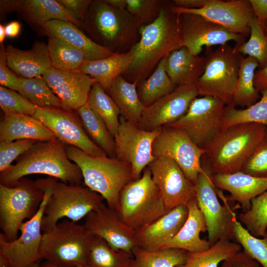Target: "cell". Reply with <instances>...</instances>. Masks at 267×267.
Returning a JSON list of instances; mask_svg holds the SVG:
<instances>
[{
  "instance_id": "1",
  "label": "cell",
  "mask_w": 267,
  "mask_h": 267,
  "mask_svg": "<svg viewBox=\"0 0 267 267\" xmlns=\"http://www.w3.org/2000/svg\"><path fill=\"white\" fill-rule=\"evenodd\" d=\"M173 4L165 0L157 18L140 28V39L131 48L133 61L122 75L127 81L137 85L145 80L162 59L184 46L179 16L172 10Z\"/></svg>"
},
{
  "instance_id": "2",
  "label": "cell",
  "mask_w": 267,
  "mask_h": 267,
  "mask_svg": "<svg viewBox=\"0 0 267 267\" xmlns=\"http://www.w3.org/2000/svg\"><path fill=\"white\" fill-rule=\"evenodd\" d=\"M266 133L265 126L253 123L222 128L204 148L202 168L211 176L241 171Z\"/></svg>"
},
{
  "instance_id": "3",
  "label": "cell",
  "mask_w": 267,
  "mask_h": 267,
  "mask_svg": "<svg viewBox=\"0 0 267 267\" xmlns=\"http://www.w3.org/2000/svg\"><path fill=\"white\" fill-rule=\"evenodd\" d=\"M66 145L58 139L37 141L17 158L14 165L0 173V184L11 187L25 176L44 174L66 183L82 184V172L68 158Z\"/></svg>"
},
{
  "instance_id": "4",
  "label": "cell",
  "mask_w": 267,
  "mask_h": 267,
  "mask_svg": "<svg viewBox=\"0 0 267 267\" xmlns=\"http://www.w3.org/2000/svg\"><path fill=\"white\" fill-rule=\"evenodd\" d=\"M141 26L127 9L116 8L106 0H92L82 23L94 42L113 53L130 51L140 39Z\"/></svg>"
},
{
  "instance_id": "5",
  "label": "cell",
  "mask_w": 267,
  "mask_h": 267,
  "mask_svg": "<svg viewBox=\"0 0 267 267\" xmlns=\"http://www.w3.org/2000/svg\"><path fill=\"white\" fill-rule=\"evenodd\" d=\"M68 158L80 168L85 186L101 195L107 205L116 210L122 188L134 180L130 164L117 158L88 154L72 145H66Z\"/></svg>"
},
{
  "instance_id": "6",
  "label": "cell",
  "mask_w": 267,
  "mask_h": 267,
  "mask_svg": "<svg viewBox=\"0 0 267 267\" xmlns=\"http://www.w3.org/2000/svg\"><path fill=\"white\" fill-rule=\"evenodd\" d=\"M51 192L41 222L43 233L50 230L62 218L77 222L96 209L104 199L85 185L70 184L46 178Z\"/></svg>"
},
{
  "instance_id": "7",
  "label": "cell",
  "mask_w": 267,
  "mask_h": 267,
  "mask_svg": "<svg viewBox=\"0 0 267 267\" xmlns=\"http://www.w3.org/2000/svg\"><path fill=\"white\" fill-rule=\"evenodd\" d=\"M93 237L84 224L69 219L59 221L43 233L41 258L61 267L87 265Z\"/></svg>"
},
{
  "instance_id": "8",
  "label": "cell",
  "mask_w": 267,
  "mask_h": 267,
  "mask_svg": "<svg viewBox=\"0 0 267 267\" xmlns=\"http://www.w3.org/2000/svg\"><path fill=\"white\" fill-rule=\"evenodd\" d=\"M115 211L121 221L134 230L167 212L148 166L144 169L139 178L133 180L122 188Z\"/></svg>"
},
{
  "instance_id": "9",
  "label": "cell",
  "mask_w": 267,
  "mask_h": 267,
  "mask_svg": "<svg viewBox=\"0 0 267 267\" xmlns=\"http://www.w3.org/2000/svg\"><path fill=\"white\" fill-rule=\"evenodd\" d=\"M44 195L37 180L26 177L11 187L0 184V227L6 240L18 237L22 224L37 214Z\"/></svg>"
},
{
  "instance_id": "10",
  "label": "cell",
  "mask_w": 267,
  "mask_h": 267,
  "mask_svg": "<svg viewBox=\"0 0 267 267\" xmlns=\"http://www.w3.org/2000/svg\"><path fill=\"white\" fill-rule=\"evenodd\" d=\"M206 48L205 70L196 83L199 95L216 97L228 105L233 102L243 55L228 44L215 50Z\"/></svg>"
},
{
  "instance_id": "11",
  "label": "cell",
  "mask_w": 267,
  "mask_h": 267,
  "mask_svg": "<svg viewBox=\"0 0 267 267\" xmlns=\"http://www.w3.org/2000/svg\"><path fill=\"white\" fill-rule=\"evenodd\" d=\"M195 191L198 206L205 219L208 241L211 245L221 239L234 240L233 223L236 214L229 207L222 190L215 187L210 175L205 170L199 174Z\"/></svg>"
},
{
  "instance_id": "12",
  "label": "cell",
  "mask_w": 267,
  "mask_h": 267,
  "mask_svg": "<svg viewBox=\"0 0 267 267\" xmlns=\"http://www.w3.org/2000/svg\"><path fill=\"white\" fill-rule=\"evenodd\" d=\"M37 181L44 191V199L37 214L22 224L20 228V235L15 240L8 241L2 233H0V253L8 260L9 267H30L42 260L40 256L43 236L41 222L51 190L46 178Z\"/></svg>"
},
{
  "instance_id": "13",
  "label": "cell",
  "mask_w": 267,
  "mask_h": 267,
  "mask_svg": "<svg viewBox=\"0 0 267 267\" xmlns=\"http://www.w3.org/2000/svg\"><path fill=\"white\" fill-rule=\"evenodd\" d=\"M205 153V150L196 145L185 132L172 126L162 127L152 146L155 158L165 157L174 160L194 185L199 174L204 171L202 158Z\"/></svg>"
},
{
  "instance_id": "14",
  "label": "cell",
  "mask_w": 267,
  "mask_h": 267,
  "mask_svg": "<svg viewBox=\"0 0 267 267\" xmlns=\"http://www.w3.org/2000/svg\"><path fill=\"white\" fill-rule=\"evenodd\" d=\"M225 104L211 96L196 97L187 112L179 119L166 126L183 130L198 147L204 149L220 131Z\"/></svg>"
},
{
  "instance_id": "15",
  "label": "cell",
  "mask_w": 267,
  "mask_h": 267,
  "mask_svg": "<svg viewBox=\"0 0 267 267\" xmlns=\"http://www.w3.org/2000/svg\"><path fill=\"white\" fill-rule=\"evenodd\" d=\"M118 132L114 136L116 157L131 166L134 180L139 178L144 169L155 158L152 154L153 142L161 128L145 131L120 116Z\"/></svg>"
},
{
  "instance_id": "16",
  "label": "cell",
  "mask_w": 267,
  "mask_h": 267,
  "mask_svg": "<svg viewBox=\"0 0 267 267\" xmlns=\"http://www.w3.org/2000/svg\"><path fill=\"white\" fill-rule=\"evenodd\" d=\"M33 116L66 145L74 146L92 156H107L89 137L76 113L61 108L37 107Z\"/></svg>"
},
{
  "instance_id": "17",
  "label": "cell",
  "mask_w": 267,
  "mask_h": 267,
  "mask_svg": "<svg viewBox=\"0 0 267 267\" xmlns=\"http://www.w3.org/2000/svg\"><path fill=\"white\" fill-rule=\"evenodd\" d=\"M148 166L167 212L179 205H186L196 196L195 185L172 159L165 157L156 158Z\"/></svg>"
},
{
  "instance_id": "18",
  "label": "cell",
  "mask_w": 267,
  "mask_h": 267,
  "mask_svg": "<svg viewBox=\"0 0 267 267\" xmlns=\"http://www.w3.org/2000/svg\"><path fill=\"white\" fill-rule=\"evenodd\" d=\"M198 95L196 84L177 86L172 92L145 107L137 125L148 131L170 125L185 114Z\"/></svg>"
},
{
  "instance_id": "19",
  "label": "cell",
  "mask_w": 267,
  "mask_h": 267,
  "mask_svg": "<svg viewBox=\"0 0 267 267\" xmlns=\"http://www.w3.org/2000/svg\"><path fill=\"white\" fill-rule=\"evenodd\" d=\"M178 16L184 46L194 55H198L204 46L223 45L230 41H235L236 44L245 42L244 36L231 33L201 15L182 13Z\"/></svg>"
},
{
  "instance_id": "20",
  "label": "cell",
  "mask_w": 267,
  "mask_h": 267,
  "mask_svg": "<svg viewBox=\"0 0 267 267\" xmlns=\"http://www.w3.org/2000/svg\"><path fill=\"white\" fill-rule=\"evenodd\" d=\"M172 9L178 14L188 13L201 15L231 33L245 37L250 34L249 23L255 17L249 0H211L200 9H184L173 4Z\"/></svg>"
},
{
  "instance_id": "21",
  "label": "cell",
  "mask_w": 267,
  "mask_h": 267,
  "mask_svg": "<svg viewBox=\"0 0 267 267\" xmlns=\"http://www.w3.org/2000/svg\"><path fill=\"white\" fill-rule=\"evenodd\" d=\"M84 225L92 235L105 240L114 251L132 253V249L138 246L135 230L126 225L116 211L104 202L88 214Z\"/></svg>"
},
{
  "instance_id": "22",
  "label": "cell",
  "mask_w": 267,
  "mask_h": 267,
  "mask_svg": "<svg viewBox=\"0 0 267 267\" xmlns=\"http://www.w3.org/2000/svg\"><path fill=\"white\" fill-rule=\"evenodd\" d=\"M43 78L59 99L62 109L76 111L87 104L96 80L79 71H67L52 67Z\"/></svg>"
},
{
  "instance_id": "23",
  "label": "cell",
  "mask_w": 267,
  "mask_h": 267,
  "mask_svg": "<svg viewBox=\"0 0 267 267\" xmlns=\"http://www.w3.org/2000/svg\"><path fill=\"white\" fill-rule=\"evenodd\" d=\"M186 205H179L135 230L138 246L149 251L164 249L180 230L188 216Z\"/></svg>"
},
{
  "instance_id": "24",
  "label": "cell",
  "mask_w": 267,
  "mask_h": 267,
  "mask_svg": "<svg viewBox=\"0 0 267 267\" xmlns=\"http://www.w3.org/2000/svg\"><path fill=\"white\" fill-rule=\"evenodd\" d=\"M0 10L2 13L19 11L30 22L42 28L46 23L53 20L69 21L82 28L80 21L75 15L58 0H1Z\"/></svg>"
},
{
  "instance_id": "25",
  "label": "cell",
  "mask_w": 267,
  "mask_h": 267,
  "mask_svg": "<svg viewBox=\"0 0 267 267\" xmlns=\"http://www.w3.org/2000/svg\"><path fill=\"white\" fill-rule=\"evenodd\" d=\"M5 50L7 65L20 77H42L52 67L47 45L44 42L36 41L28 50L9 44L5 47Z\"/></svg>"
},
{
  "instance_id": "26",
  "label": "cell",
  "mask_w": 267,
  "mask_h": 267,
  "mask_svg": "<svg viewBox=\"0 0 267 267\" xmlns=\"http://www.w3.org/2000/svg\"><path fill=\"white\" fill-rule=\"evenodd\" d=\"M211 177L215 187L230 193L228 200L237 201L243 212L251 207V200L267 190V178H260L238 172Z\"/></svg>"
},
{
  "instance_id": "27",
  "label": "cell",
  "mask_w": 267,
  "mask_h": 267,
  "mask_svg": "<svg viewBox=\"0 0 267 267\" xmlns=\"http://www.w3.org/2000/svg\"><path fill=\"white\" fill-rule=\"evenodd\" d=\"M42 28L48 38L60 39L79 49L83 52L86 61L99 60L113 54L87 36L72 22L53 20L46 23Z\"/></svg>"
},
{
  "instance_id": "28",
  "label": "cell",
  "mask_w": 267,
  "mask_h": 267,
  "mask_svg": "<svg viewBox=\"0 0 267 267\" xmlns=\"http://www.w3.org/2000/svg\"><path fill=\"white\" fill-rule=\"evenodd\" d=\"M23 139L45 141L58 138L33 116L19 113L4 114L0 123V142Z\"/></svg>"
},
{
  "instance_id": "29",
  "label": "cell",
  "mask_w": 267,
  "mask_h": 267,
  "mask_svg": "<svg viewBox=\"0 0 267 267\" xmlns=\"http://www.w3.org/2000/svg\"><path fill=\"white\" fill-rule=\"evenodd\" d=\"M188 214L184 224L164 249L177 248L189 252L206 250L212 246L207 240L201 239V232L207 231L205 219L200 210L196 196L186 205Z\"/></svg>"
},
{
  "instance_id": "30",
  "label": "cell",
  "mask_w": 267,
  "mask_h": 267,
  "mask_svg": "<svg viewBox=\"0 0 267 267\" xmlns=\"http://www.w3.org/2000/svg\"><path fill=\"white\" fill-rule=\"evenodd\" d=\"M205 65V57L191 53L185 46L172 52L165 60L166 71L177 87L196 84Z\"/></svg>"
},
{
  "instance_id": "31",
  "label": "cell",
  "mask_w": 267,
  "mask_h": 267,
  "mask_svg": "<svg viewBox=\"0 0 267 267\" xmlns=\"http://www.w3.org/2000/svg\"><path fill=\"white\" fill-rule=\"evenodd\" d=\"M133 57L132 49L124 53H113L103 59L85 61L79 71L95 79L106 92L115 79L126 72Z\"/></svg>"
},
{
  "instance_id": "32",
  "label": "cell",
  "mask_w": 267,
  "mask_h": 267,
  "mask_svg": "<svg viewBox=\"0 0 267 267\" xmlns=\"http://www.w3.org/2000/svg\"><path fill=\"white\" fill-rule=\"evenodd\" d=\"M106 92L118 107L121 116L137 125L145 107L139 98L137 83L129 82L120 75Z\"/></svg>"
},
{
  "instance_id": "33",
  "label": "cell",
  "mask_w": 267,
  "mask_h": 267,
  "mask_svg": "<svg viewBox=\"0 0 267 267\" xmlns=\"http://www.w3.org/2000/svg\"><path fill=\"white\" fill-rule=\"evenodd\" d=\"M76 113L89 137L107 155L116 158L114 136L102 119L86 104Z\"/></svg>"
},
{
  "instance_id": "34",
  "label": "cell",
  "mask_w": 267,
  "mask_h": 267,
  "mask_svg": "<svg viewBox=\"0 0 267 267\" xmlns=\"http://www.w3.org/2000/svg\"><path fill=\"white\" fill-rule=\"evenodd\" d=\"M241 245L227 239H221L206 250L187 252L185 262L176 267H218L221 262L241 251Z\"/></svg>"
},
{
  "instance_id": "35",
  "label": "cell",
  "mask_w": 267,
  "mask_h": 267,
  "mask_svg": "<svg viewBox=\"0 0 267 267\" xmlns=\"http://www.w3.org/2000/svg\"><path fill=\"white\" fill-rule=\"evenodd\" d=\"M259 66V63L255 58L242 56L233 97L235 106L248 107L258 101L260 92L254 86V79L255 70Z\"/></svg>"
},
{
  "instance_id": "36",
  "label": "cell",
  "mask_w": 267,
  "mask_h": 267,
  "mask_svg": "<svg viewBox=\"0 0 267 267\" xmlns=\"http://www.w3.org/2000/svg\"><path fill=\"white\" fill-rule=\"evenodd\" d=\"M165 60L162 59L150 76L137 85L139 98L145 107L172 92L177 87L166 71Z\"/></svg>"
},
{
  "instance_id": "37",
  "label": "cell",
  "mask_w": 267,
  "mask_h": 267,
  "mask_svg": "<svg viewBox=\"0 0 267 267\" xmlns=\"http://www.w3.org/2000/svg\"><path fill=\"white\" fill-rule=\"evenodd\" d=\"M132 267H176L183 264L187 252L177 248L149 251L137 246L132 251Z\"/></svg>"
},
{
  "instance_id": "38",
  "label": "cell",
  "mask_w": 267,
  "mask_h": 267,
  "mask_svg": "<svg viewBox=\"0 0 267 267\" xmlns=\"http://www.w3.org/2000/svg\"><path fill=\"white\" fill-rule=\"evenodd\" d=\"M132 253L114 251L102 238L93 236L87 265L89 267H132Z\"/></svg>"
},
{
  "instance_id": "39",
  "label": "cell",
  "mask_w": 267,
  "mask_h": 267,
  "mask_svg": "<svg viewBox=\"0 0 267 267\" xmlns=\"http://www.w3.org/2000/svg\"><path fill=\"white\" fill-rule=\"evenodd\" d=\"M87 104L102 119L114 136L120 124V111L112 98L96 82L91 87Z\"/></svg>"
},
{
  "instance_id": "40",
  "label": "cell",
  "mask_w": 267,
  "mask_h": 267,
  "mask_svg": "<svg viewBox=\"0 0 267 267\" xmlns=\"http://www.w3.org/2000/svg\"><path fill=\"white\" fill-rule=\"evenodd\" d=\"M260 93V100L245 109H236L233 103L225 106L222 128L237 124L253 123L265 126L267 132V89Z\"/></svg>"
},
{
  "instance_id": "41",
  "label": "cell",
  "mask_w": 267,
  "mask_h": 267,
  "mask_svg": "<svg viewBox=\"0 0 267 267\" xmlns=\"http://www.w3.org/2000/svg\"><path fill=\"white\" fill-rule=\"evenodd\" d=\"M47 49L52 67L67 71H79L86 61L83 52L66 42L48 38Z\"/></svg>"
},
{
  "instance_id": "42",
  "label": "cell",
  "mask_w": 267,
  "mask_h": 267,
  "mask_svg": "<svg viewBox=\"0 0 267 267\" xmlns=\"http://www.w3.org/2000/svg\"><path fill=\"white\" fill-rule=\"evenodd\" d=\"M21 90L19 92L36 107L61 108L58 97L43 77L24 78L19 77Z\"/></svg>"
},
{
  "instance_id": "43",
  "label": "cell",
  "mask_w": 267,
  "mask_h": 267,
  "mask_svg": "<svg viewBox=\"0 0 267 267\" xmlns=\"http://www.w3.org/2000/svg\"><path fill=\"white\" fill-rule=\"evenodd\" d=\"M250 36L247 42L234 46L243 56L247 55L255 58L259 63V69L267 67V32L263 25L255 17L249 25Z\"/></svg>"
},
{
  "instance_id": "44",
  "label": "cell",
  "mask_w": 267,
  "mask_h": 267,
  "mask_svg": "<svg viewBox=\"0 0 267 267\" xmlns=\"http://www.w3.org/2000/svg\"><path fill=\"white\" fill-rule=\"evenodd\" d=\"M237 219L253 236L264 237L267 231V190L252 199L250 209Z\"/></svg>"
},
{
  "instance_id": "45",
  "label": "cell",
  "mask_w": 267,
  "mask_h": 267,
  "mask_svg": "<svg viewBox=\"0 0 267 267\" xmlns=\"http://www.w3.org/2000/svg\"><path fill=\"white\" fill-rule=\"evenodd\" d=\"M234 241L239 244L243 251L257 261L262 267H267V231L262 238L253 236L237 220L233 223Z\"/></svg>"
},
{
  "instance_id": "46",
  "label": "cell",
  "mask_w": 267,
  "mask_h": 267,
  "mask_svg": "<svg viewBox=\"0 0 267 267\" xmlns=\"http://www.w3.org/2000/svg\"><path fill=\"white\" fill-rule=\"evenodd\" d=\"M0 107L4 114L19 113L33 116L37 107L18 92L0 86Z\"/></svg>"
},
{
  "instance_id": "47",
  "label": "cell",
  "mask_w": 267,
  "mask_h": 267,
  "mask_svg": "<svg viewBox=\"0 0 267 267\" xmlns=\"http://www.w3.org/2000/svg\"><path fill=\"white\" fill-rule=\"evenodd\" d=\"M165 0H126V9L138 19L142 25L153 22L158 16Z\"/></svg>"
},
{
  "instance_id": "48",
  "label": "cell",
  "mask_w": 267,
  "mask_h": 267,
  "mask_svg": "<svg viewBox=\"0 0 267 267\" xmlns=\"http://www.w3.org/2000/svg\"><path fill=\"white\" fill-rule=\"evenodd\" d=\"M241 172L257 178H267V132L247 159Z\"/></svg>"
},
{
  "instance_id": "49",
  "label": "cell",
  "mask_w": 267,
  "mask_h": 267,
  "mask_svg": "<svg viewBox=\"0 0 267 267\" xmlns=\"http://www.w3.org/2000/svg\"><path fill=\"white\" fill-rule=\"evenodd\" d=\"M38 141L23 139L0 142V173L12 165V162L29 149Z\"/></svg>"
},
{
  "instance_id": "50",
  "label": "cell",
  "mask_w": 267,
  "mask_h": 267,
  "mask_svg": "<svg viewBox=\"0 0 267 267\" xmlns=\"http://www.w3.org/2000/svg\"><path fill=\"white\" fill-rule=\"evenodd\" d=\"M0 84L18 92L21 90L19 77L7 65L5 47L3 44L0 46Z\"/></svg>"
},
{
  "instance_id": "51",
  "label": "cell",
  "mask_w": 267,
  "mask_h": 267,
  "mask_svg": "<svg viewBox=\"0 0 267 267\" xmlns=\"http://www.w3.org/2000/svg\"><path fill=\"white\" fill-rule=\"evenodd\" d=\"M220 267H262L244 251H240L224 261Z\"/></svg>"
},
{
  "instance_id": "52",
  "label": "cell",
  "mask_w": 267,
  "mask_h": 267,
  "mask_svg": "<svg viewBox=\"0 0 267 267\" xmlns=\"http://www.w3.org/2000/svg\"><path fill=\"white\" fill-rule=\"evenodd\" d=\"M64 7L70 11L80 21L81 24L85 20L91 0H58Z\"/></svg>"
},
{
  "instance_id": "53",
  "label": "cell",
  "mask_w": 267,
  "mask_h": 267,
  "mask_svg": "<svg viewBox=\"0 0 267 267\" xmlns=\"http://www.w3.org/2000/svg\"><path fill=\"white\" fill-rule=\"evenodd\" d=\"M255 17L262 25L267 20V0H249Z\"/></svg>"
},
{
  "instance_id": "54",
  "label": "cell",
  "mask_w": 267,
  "mask_h": 267,
  "mask_svg": "<svg viewBox=\"0 0 267 267\" xmlns=\"http://www.w3.org/2000/svg\"><path fill=\"white\" fill-rule=\"evenodd\" d=\"M211 0H174L176 6L184 9H200L208 4Z\"/></svg>"
},
{
  "instance_id": "55",
  "label": "cell",
  "mask_w": 267,
  "mask_h": 267,
  "mask_svg": "<svg viewBox=\"0 0 267 267\" xmlns=\"http://www.w3.org/2000/svg\"><path fill=\"white\" fill-rule=\"evenodd\" d=\"M254 84L260 92L267 89V67L255 72Z\"/></svg>"
},
{
  "instance_id": "56",
  "label": "cell",
  "mask_w": 267,
  "mask_h": 267,
  "mask_svg": "<svg viewBox=\"0 0 267 267\" xmlns=\"http://www.w3.org/2000/svg\"><path fill=\"white\" fill-rule=\"evenodd\" d=\"M21 29V25L17 21H12L5 26L6 36L14 38L18 36Z\"/></svg>"
},
{
  "instance_id": "57",
  "label": "cell",
  "mask_w": 267,
  "mask_h": 267,
  "mask_svg": "<svg viewBox=\"0 0 267 267\" xmlns=\"http://www.w3.org/2000/svg\"><path fill=\"white\" fill-rule=\"evenodd\" d=\"M112 6L120 9H126V0H106Z\"/></svg>"
},
{
  "instance_id": "58",
  "label": "cell",
  "mask_w": 267,
  "mask_h": 267,
  "mask_svg": "<svg viewBox=\"0 0 267 267\" xmlns=\"http://www.w3.org/2000/svg\"><path fill=\"white\" fill-rule=\"evenodd\" d=\"M39 267H89L88 265L78 266L76 267H61L52 265L46 261L41 262Z\"/></svg>"
},
{
  "instance_id": "59",
  "label": "cell",
  "mask_w": 267,
  "mask_h": 267,
  "mask_svg": "<svg viewBox=\"0 0 267 267\" xmlns=\"http://www.w3.org/2000/svg\"><path fill=\"white\" fill-rule=\"evenodd\" d=\"M0 267H9V264L6 258L0 253Z\"/></svg>"
},
{
  "instance_id": "60",
  "label": "cell",
  "mask_w": 267,
  "mask_h": 267,
  "mask_svg": "<svg viewBox=\"0 0 267 267\" xmlns=\"http://www.w3.org/2000/svg\"><path fill=\"white\" fill-rule=\"evenodd\" d=\"M6 36L5 26L2 24H0V44H2V43Z\"/></svg>"
},
{
  "instance_id": "61",
  "label": "cell",
  "mask_w": 267,
  "mask_h": 267,
  "mask_svg": "<svg viewBox=\"0 0 267 267\" xmlns=\"http://www.w3.org/2000/svg\"><path fill=\"white\" fill-rule=\"evenodd\" d=\"M42 260L37 262L32 265L30 267H39Z\"/></svg>"
},
{
  "instance_id": "62",
  "label": "cell",
  "mask_w": 267,
  "mask_h": 267,
  "mask_svg": "<svg viewBox=\"0 0 267 267\" xmlns=\"http://www.w3.org/2000/svg\"><path fill=\"white\" fill-rule=\"evenodd\" d=\"M264 27H265L266 30L267 32V20L265 22V23L263 25Z\"/></svg>"
}]
</instances>
